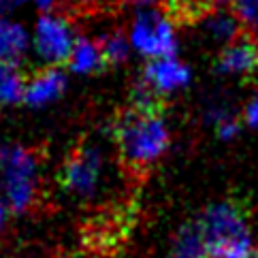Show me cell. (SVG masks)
Segmentation results:
<instances>
[{
  "label": "cell",
  "mask_w": 258,
  "mask_h": 258,
  "mask_svg": "<svg viewBox=\"0 0 258 258\" xmlns=\"http://www.w3.org/2000/svg\"><path fill=\"white\" fill-rule=\"evenodd\" d=\"M64 92H67V75H64V71L43 67L39 73H34L28 79L24 103L28 107L41 109L60 100Z\"/></svg>",
  "instance_id": "obj_9"
},
{
  "label": "cell",
  "mask_w": 258,
  "mask_h": 258,
  "mask_svg": "<svg viewBox=\"0 0 258 258\" xmlns=\"http://www.w3.org/2000/svg\"><path fill=\"white\" fill-rule=\"evenodd\" d=\"M131 3H135V5H141V7H145V5L154 3V0H131Z\"/></svg>",
  "instance_id": "obj_23"
},
{
  "label": "cell",
  "mask_w": 258,
  "mask_h": 258,
  "mask_svg": "<svg viewBox=\"0 0 258 258\" xmlns=\"http://www.w3.org/2000/svg\"><path fill=\"white\" fill-rule=\"evenodd\" d=\"M100 171H103V156H100L98 147L90 143H79L64 158L58 171V181L69 195L88 199L94 195L98 186Z\"/></svg>",
  "instance_id": "obj_6"
},
{
  "label": "cell",
  "mask_w": 258,
  "mask_h": 258,
  "mask_svg": "<svg viewBox=\"0 0 258 258\" xmlns=\"http://www.w3.org/2000/svg\"><path fill=\"white\" fill-rule=\"evenodd\" d=\"M32 47V34L15 17L0 15V64H20Z\"/></svg>",
  "instance_id": "obj_11"
},
{
  "label": "cell",
  "mask_w": 258,
  "mask_h": 258,
  "mask_svg": "<svg viewBox=\"0 0 258 258\" xmlns=\"http://www.w3.org/2000/svg\"><path fill=\"white\" fill-rule=\"evenodd\" d=\"M22 7H26V0H0V15L11 17Z\"/></svg>",
  "instance_id": "obj_18"
},
{
  "label": "cell",
  "mask_w": 258,
  "mask_h": 258,
  "mask_svg": "<svg viewBox=\"0 0 258 258\" xmlns=\"http://www.w3.org/2000/svg\"><path fill=\"white\" fill-rule=\"evenodd\" d=\"M39 156L22 145H0V186L7 205L17 214L32 209L39 199Z\"/></svg>",
  "instance_id": "obj_3"
},
{
  "label": "cell",
  "mask_w": 258,
  "mask_h": 258,
  "mask_svg": "<svg viewBox=\"0 0 258 258\" xmlns=\"http://www.w3.org/2000/svg\"><path fill=\"white\" fill-rule=\"evenodd\" d=\"M98 43H100V49H103L107 64H122L126 62L128 53H131V39H126L119 30L105 34Z\"/></svg>",
  "instance_id": "obj_16"
},
{
  "label": "cell",
  "mask_w": 258,
  "mask_h": 258,
  "mask_svg": "<svg viewBox=\"0 0 258 258\" xmlns=\"http://www.w3.org/2000/svg\"><path fill=\"white\" fill-rule=\"evenodd\" d=\"M247 258H258V250H256V252H252V254L247 256Z\"/></svg>",
  "instance_id": "obj_24"
},
{
  "label": "cell",
  "mask_w": 258,
  "mask_h": 258,
  "mask_svg": "<svg viewBox=\"0 0 258 258\" xmlns=\"http://www.w3.org/2000/svg\"><path fill=\"white\" fill-rule=\"evenodd\" d=\"M105 64L107 62L103 56V49H100V43L94 39H88V36H79L75 47L71 51L67 67L71 73H77V75H90V73L100 71Z\"/></svg>",
  "instance_id": "obj_12"
},
{
  "label": "cell",
  "mask_w": 258,
  "mask_h": 258,
  "mask_svg": "<svg viewBox=\"0 0 258 258\" xmlns=\"http://www.w3.org/2000/svg\"><path fill=\"white\" fill-rule=\"evenodd\" d=\"M209 258H247L252 254V235L247 216L239 203H216L197 220Z\"/></svg>",
  "instance_id": "obj_2"
},
{
  "label": "cell",
  "mask_w": 258,
  "mask_h": 258,
  "mask_svg": "<svg viewBox=\"0 0 258 258\" xmlns=\"http://www.w3.org/2000/svg\"><path fill=\"white\" fill-rule=\"evenodd\" d=\"M135 222L131 207H109L98 211L84 226V241L94 252H115L119 243L126 241Z\"/></svg>",
  "instance_id": "obj_7"
},
{
  "label": "cell",
  "mask_w": 258,
  "mask_h": 258,
  "mask_svg": "<svg viewBox=\"0 0 258 258\" xmlns=\"http://www.w3.org/2000/svg\"><path fill=\"white\" fill-rule=\"evenodd\" d=\"M26 5H30L34 9H39L41 13H49L56 7V0H26Z\"/></svg>",
  "instance_id": "obj_20"
},
{
  "label": "cell",
  "mask_w": 258,
  "mask_h": 258,
  "mask_svg": "<svg viewBox=\"0 0 258 258\" xmlns=\"http://www.w3.org/2000/svg\"><path fill=\"white\" fill-rule=\"evenodd\" d=\"M7 216H9V209H7V203L0 197V235L5 233V226H7Z\"/></svg>",
  "instance_id": "obj_21"
},
{
  "label": "cell",
  "mask_w": 258,
  "mask_h": 258,
  "mask_svg": "<svg viewBox=\"0 0 258 258\" xmlns=\"http://www.w3.org/2000/svg\"><path fill=\"white\" fill-rule=\"evenodd\" d=\"M28 79L22 73L20 64H0V105L11 107L24 103Z\"/></svg>",
  "instance_id": "obj_13"
},
{
  "label": "cell",
  "mask_w": 258,
  "mask_h": 258,
  "mask_svg": "<svg viewBox=\"0 0 258 258\" xmlns=\"http://www.w3.org/2000/svg\"><path fill=\"white\" fill-rule=\"evenodd\" d=\"M131 45L150 60L173 58L177 49L173 20L164 9L145 7L135 15L131 26Z\"/></svg>",
  "instance_id": "obj_5"
},
{
  "label": "cell",
  "mask_w": 258,
  "mask_h": 258,
  "mask_svg": "<svg viewBox=\"0 0 258 258\" xmlns=\"http://www.w3.org/2000/svg\"><path fill=\"white\" fill-rule=\"evenodd\" d=\"M79 3H94V0H79Z\"/></svg>",
  "instance_id": "obj_25"
},
{
  "label": "cell",
  "mask_w": 258,
  "mask_h": 258,
  "mask_svg": "<svg viewBox=\"0 0 258 258\" xmlns=\"http://www.w3.org/2000/svg\"><path fill=\"white\" fill-rule=\"evenodd\" d=\"M32 51L43 67L60 69L69 62L79 36L67 15L49 11L41 13L32 26Z\"/></svg>",
  "instance_id": "obj_4"
},
{
  "label": "cell",
  "mask_w": 258,
  "mask_h": 258,
  "mask_svg": "<svg viewBox=\"0 0 258 258\" xmlns=\"http://www.w3.org/2000/svg\"><path fill=\"white\" fill-rule=\"evenodd\" d=\"M235 17L250 34H258V0H235Z\"/></svg>",
  "instance_id": "obj_17"
},
{
  "label": "cell",
  "mask_w": 258,
  "mask_h": 258,
  "mask_svg": "<svg viewBox=\"0 0 258 258\" xmlns=\"http://www.w3.org/2000/svg\"><path fill=\"white\" fill-rule=\"evenodd\" d=\"M205 3L211 7V9H218V5H222V3H226V0H205Z\"/></svg>",
  "instance_id": "obj_22"
},
{
  "label": "cell",
  "mask_w": 258,
  "mask_h": 258,
  "mask_svg": "<svg viewBox=\"0 0 258 258\" xmlns=\"http://www.w3.org/2000/svg\"><path fill=\"white\" fill-rule=\"evenodd\" d=\"M113 141L122 167L128 173H145L162 158L171 137L162 111L131 107L117 115L113 124Z\"/></svg>",
  "instance_id": "obj_1"
},
{
  "label": "cell",
  "mask_w": 258,
  "mask_h": 258,
  "mask_svg": "<svg viewBox=\"0 0 258 258\" xmlns=\"http://www.w3.org/2000/svg\"><path fill=\"white\" fill-rule=\"evenodd\" d=\"M143 84L150 86L158 96L171 94V92L188 86L190 81V71L183 62L177 58H158L150 60V64L143 71Z\"/></svg>",
  "instance_id": "obj_8"
},
{
  "label": "cell",
  "mask_w": 258,
  "mask_h": 258,
  "mask_svg": "<svg viewBox=\"0 0 258 258\" xmlns=\"http://www.w3.org/2000/svg\"><path fill=\"white\" fill-rule=\"evenodd\" d=\"M241 28L243 26L239 24V20L233 13H226V11H218L214 9L207 17H205V32L209 39H214L220 45H230L235 43L239 36H241Z\"/></svg>",
  "instance_id": "obj_14"
},
{
  "label": "cell",
  "mask_w": 258,
  "mask_h": 258,
  "mask_svg": "<svg viewBox=\"0 0 258 258\" xmlns=\"http://www.w3.org/2000/svg\"><path fill=\"white\" fill-rule=\"evenodd\" d=\"M216 71L226 75H252L258 71V45L252 36L241 34L235 43L226 45L216 60Z\"/></svg>",
  "instance_id": "obj_10"
},
{
  "label": "cell",
  "mask_w": 258,
  "mask_h": 258,
  "mask_svg": "<svg viewBox=\"0 0 258 258\" xmlns=\"http://www.w3.org/2000/svg\"><path fill=\"white\" fill-rule=\"evenodd\" d=\"M245 119H247V124H252V126H256V124H258V94L254 96V100H252V103L247 105Z\"/></svg>",
  "instance_id": "obj_19"
},
{
  "label": "cell",
  "mask_w": 258,
  "mask_h": 258,
  "mask_svg": "<svg viewBox=\"0 0 258 258\" xmlns=\"http://www.w3.org/2000/svg\"><path fill=\"white\" fill-rule=\"evenodd\" d=\"M171 258H209L205 239H203V233L199 228V222L186 224L177 235H175Z\"/></svg>",
  "instance_id": "obj_15"
}]
</instances>
